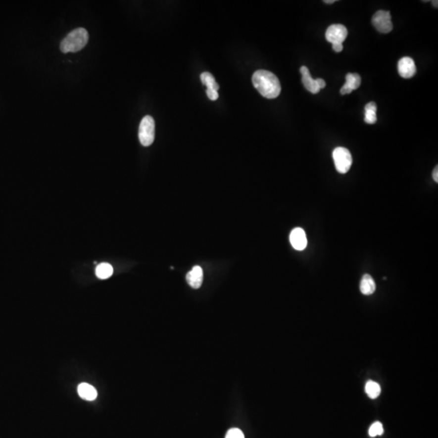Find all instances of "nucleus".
I'll use <instances>...</instances> for the list:
<instances>
[{"instance_id":"nucleus-8","label":"nucleus","mask_w":438,"mask_h":438,"mask_svg":"<svg viewBox=\"0 0 438 438\" xmlns=\"http://www.w3.org/2000/svg\"><path fill=\"white\" fill-rule=\"evenodd\" d=\"M290 241L292 247L297 251H302V250L305 249V247L308 244L305 232L299 227L294 228L291 232Z\"/></svg>"},{"instance_id":"nucleus-17","label":"nucleus","mask_w":438,"mask_h":438,"mask_svg":"<svg viewBox=\"0 0 438 438\" xmlns=\"http://www.w3.org/2000/svg\"><path fill=\"white\" fill-rule=\"evenodd\" d=\"M365 392L372 399L378 398L381 393V387L378 382L369 381L365 386Z\"/></svg>"},{"instance_id":"nucleus-13","label":"nucleus","mask_w":438,"mask_h":438,"mask_svg":"<svg viewBox=\"0 0 438 438\" xmlns=\"http://www.w3.org/2000/svg\"><path fill=\"white\" fill-rule=\"evenodd\" d=\"M360 292L365 295H370L376 291V283L372 276L369 274H365L362 278L360 282Z\"/></svg>"},{"instance_id":"nucleus-4","label":"nucleus","mask_w":438,"mask_h":438,"mask_svg":"<svg viewBox=\"0 0 438 438\" xmlns=\"http://www.w3.org/2000/svg\"><path fill=\"white\" fill-rule=\"evenodd\" d=\"M333 158L338 172L340 174L348 172L352 165V156L347 148L337 147L333 152Z\"/></svg>"},{"instance_id":"nucleus-22","label":"nucleus","mask_w":438,"mask_h":438,"mask_svg":"<svg viewBox=\"0 0 438 438\" xmlns=\"http://www.w3.org/2000/svg\"><path fill=\"white\" fill-rule=\"evenodd\" d=\"M316 81H317V86L320 88V90L326 87V81H324L323 79L318 78Z\"/></svg>"},{"instance_id":"nucleus-15","label":"nucleus","mask_w":438,"mask_h":438,"mask_svg":"<svg viewBox=\"0 0 438 438\" xmlns=\"http://www.w3.org/2000/svg\"><path fill=\"white\" fill-rule=\"evenodd\" d=\"M114 272L113 267L109 263H101L96 267V276L100 279H107Z\"/></svg>"},{"instance_id":"nucleus-24","label":"nucleus","mask_w":438,"mask_h":438,"mask_svg":"<svg viewBox=\"0 0 438 438\" xmlns=\"http://www.w3.org/2000/svg\"><path fill=\"white\" fill-rule=\"evenodd\" d=\"M336 2L335 0H330V1H329V0H326V1H324V2H325V3H327V4H332V3H334V2Z\"/></svg>"},{"instance_id":"nucleus-18","label":"nucleus","mask_w":438,"mask_h":438,"mask_svg":"<svg viewBox=\"0 0 438 438\" xmlns=\"http://www.w3.org/2000/svg\"><path fill=\"white\" fill-rule=\"evenodd\" d=\"M383 433H384V429H383V425H382V423H373L369 428V436L373 437V438L376 436H381Z\"/></svg>"},{"instance_id":"nucleus-3","label":"nucleus","mask_w":438,"mask_h":438,"mask_svg":"<svg viewBox=\"0 0 438 438\" xmlns=\"http://www.w3.org/2000/svg\"><path fill=\"white\" fill-rule=\"evenodd\" d=\"M139 140L143 146H149L153 144L155 137V123L153 117L146 115L142 119L139 127Z\"/></svg>"},{"instance_id":"nucleus-20","label":"nucleus","mask_w":438,"mask_h":438,"mask_svg":"<svg viewBox=\"0 0 438 438\" xmlns=\"http://www.w3.org/2000/svg\"><path fill=\"white\" fill-rule=\"evenodd\" d=\"M206 94L208 97L212 101H215V100L218 98V91H216V90H207Z\"/></svg>"},{"instance_id":"nucleus-6","label":"nucleus","mask_w":438,"mask_h":438,"mask_svg":"<svg viewBox=\"0 0 438 438\" xmlns=\"http://www.w3.org/2000/svg\"><path fill=\"white\" fill-rule=\"evenodd\" d=\"M347 29L342 25L336 24L332 25L327 29L326 32V39L329 43L332 44L341 43L342 44L347 37Z\"/></svg>"},{"instance_id":"nucleus-9","label":"nucleus","mask_w":438,"mask_h":438,"mask_svg":"<svg viewBox=\"0 0 438 438\" xmlns=\"http://www.w3.org/2000/svg\"><path fill=\"white\" fill-rule=\"evenodd\" d=\"M300 73L302 74V82L306 90L313 95H317L320 92V88L317 86V81L311 77L310 72L307 67L302 66L300 68Z\"/></svg>"},{"instance_id":"nucleus-5","label":"nucleus","mask_w":438,"mask_h":438,"mask_svg":"<svg viewBox=\"0 0 438 438\" xmlns=\"http://www.w3.org/2000/svg\"><path fill=\"white\" fill-rule=\"evenodd\" d=\"M372 23L377 30L382 34H388L393 29L390 12L388 11L380 10V11H377L373 15Z\"/></svg>"},{"instance_id":"nucleus-1","label":"nucleus","mask_w":438,"mask_h":438,"mask_svg":"<svg viewBox=\"0 0 438 438\" xmlns=\"http://www.w3.org/2000/svg\"><path fill=\"white\" fill-rule=\"evenodd\" d=\"M252 81L254 87L266 98H276L281 93V85L279 78L269 71H256L254 72Z\"/></svg>"},{"instance_id":"nucleus-11","label":"nucleus","mask_w":438,"mask_h":438,"mask_svg":"<svg viewBox=\"0 0 438 438\" xmlns=\"http://www.w3.org/2000/svg\"><path fill=\"white\" fill-rule=\"evenodd\" d=\"M186 280L194 289L200 288L203 283V270L201 267L199 265L194 266L191 271L187 274Z\"/></svg>"},{"instance_id":"nucleus-10","label":"nucleus","mask_w":438,"mask_h":438,"mask_svg":"<svg viewBox=\"0 0 438 438\" xmlns=\"http://www.w3.org/2000/svg\"><path fill=\"white\" fill-rule=\"evenodd\" d=\"M361 84V77L360 75L348 73L346 76V83L341 87L340 93L341 95H349L353 90H357Z\"/></svg>"},{"instance_id":"nucleus-19","label":"nucleus","mask_w":438,"mask_h":438,"mask_svg":"<svg viewBox=\"0 0 438 438\" xmlns=\"http://www.w3.org/2000/svg\"><path fill=\"white\" fill-rule=\"evenodd\" d=\"M225 438H245L244 434L241 429L237 428H233L227 431Z\"/></svg>"},{"instance_id":"nucleus-7","label":"nucleus","mask_w":438,"mask_h":438,"mask_svg":"<svg viewBox=\"0 0 438 438\" xmlns=\"http://www.w3.org/2000/svg\"><path fill=\"white\" fill-rule=\"evenodd\" d=\"M398 73L403 78L408 79L416 74V67L412 58L410 57H403L398 61Z\"/></svg>"},{"instance_id":"nucleus-21","label":"nucleus","mask_w":438,"mask_h":438,"mask_svg":"<svg viewBox=\"0 0 438 438\" xmlns=\"http://www.w3.org/2000/svg\"><path fill=\"white\" fill-rule=\"evenodd\" d=\"M333 49L336 52H341L343 49V46L341 43H336V44H332Z\"/></svg>"},{"instance_id":"nucleus-25","label":"nucleus","mask_w":438,"mask_h":438,"mask_svg":"<svg viewBox=\"0 0 438 438\" xmlns=\"http://www.w3.org/2000/svg\"><path fill=\"white\" fill-rule=\"evenodd\" d=\"M438 1H433V5H434V7H438Z\"/></svg>"},{"instance_id":"nucleus-23","label":"nucleus","mask_w":438,"mask_h":438,"mask_svg":"<svg viewBox=\"0 0 438 438\" xmlns=\"http://www.w3.org/2000/svg\"><path fill=\"white\" fill-rule=\"evenodd\" d=\"M433 178H434V181L435 182H438V166L435 167V169L434 170V172H433Z\"/></svg>"},{"instance_id":"nucleus-2","label":"nucleus","mask_w":438,"mask_h":438,"mask_svg":"<svg viewBox=\"0 0 438 438\" xmlns=\"http://www.w3.org/2000/svg\"><path fill=\"white\" fill-rule=\"evenodd\" d=\"M89 41V34L84 28L72 30L61 42L60 49L63 53L80 51L86 47Z\"/></svg>"},{"instance_id":"nucleus-16","label":"nucleus","mask_w":438,"mask_h":438,"mask_svg":"<svg viewBox=\"0 0 438 438\" xmlns=\"http://www.w3.org/2000/svg\"><path fill=\"white\" fill-rule=\"evenodd\" d=\"M200 79L202 81L203 85L206 86L207 90H214L218 91L219 90V86L216 82L214 76L209 72H203L200 75Z\"/></svg>"},{"instance_id":"nucleus-12","label":"nucleus","mask_w":438,"mask_h":438,"mask_svg":"<svg viewBox=\"0 0 438 438\" xmlns=\"http://www.w3.org/2000/svg\"><path fill=\"white\" fill-rule=\"evenodd\" d=\"M78 393L81 398L88 401H94L96 399L97 392L95 387L88 383H81L79 385Z\"/></svg>"},{"instance_id":"nucleus-14","label":"nucleus","mask_w":438,"mask_h":438,"mask_svg":"<svg viewBox=\"0 0 438 438\" xmlns=\"http://www.w3.org/2000/svg\"><path fill=\"white\" fill-rule=\"evenodd\" d=\"M364 110H365V115H364L365 123L369 124H375L377 119H378L377 118V110H378L377 105L373 101H371L365 106Z\"/></svg>"}]
</instances>
